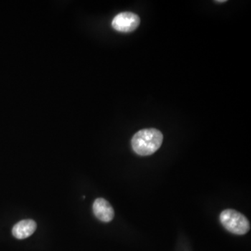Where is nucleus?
Wrapping results in <instances>:
<instances>
[{
	"instance_id": "1",
	"label": "nucleus",
	"mask_w": 251,
	"mask_h": 251,
	"mask_svg": "<svg viewBox=\"0 0 251 251\" xmlns=\"http://www.w3.org/2000/svg\"><path fill=\"white\" fill-rule=\"evenodd\" d=\"M163 140L161 132L156 128L140 130L132 138V148L140 156H150L161 148Z\"/></svg>"
},
{
	"instance_id": "4",
	"label": "nucleus",
	"mask_w": 251,
	"mask_h": 251,
	"mask_svg": "<svg viewBox=\"0 0 251 251\" xmlns=\"http://www.w3.org/2000/svg\"><path fill=\"white\" fill-rule=\"evenodd\" d=\"M93 211L97 219L105 223L110 222L115 216L111 204L103 198H97L94 201Z\"/></svg>"
},
{
	"instance_id": "3",
	"label": "nucleus",
	"mask_w": 251,
	"mask_h": 251,
	"mask_svg": "<svg viewBox=\"0 0 251 251\" xmlns=\"http://www.w3.org/2000/svg\"><path fill=\"white\" fill-rule=\"evenodd\" d=\"M140 19L138 15L130 12L117 14L112 20V26L120 32H131L140 25Z\"/></svg>"
},
{
	"instance_id": "2",
	"label": "nucleus",
	"mask_w": 251,
	"mask_h": 251,
	"mask_svg": "<svg viewBox=\"0 0 251 251\" xmlns=\"http://www.w3.org/2000/svg\"><path fill=\"white\" fill-rule=\"evenodd\" d=\"M221 224L232 233L243 235L251 228L250 223L245 216L234 209H226L220 216Z\"/></svg>"
},
{
	"instance_id": "6",
	"label": "nucleus",
	"mask_w": 251,
	"mask_h": 251,
	"mask_svg": "<svg viewBox=\"0 0 251 251\" xmlns=\"http://www.w3.org/2000/svg\"><path fill=\"white\" fill-rule=\"evenodd\" d=\"M226 0H224V1H216V2L222 3V2H226Z\"/></svg>"
},
{
	"instance_id": "5",
	"label": "nucleus",
	"mask_w": 251,
	"mask_h": 251,
	"mask_svg": "<svg viewBox=\"0 0 251 251\" xmlns=\"http://www.w3.org/2000/svg\"><path fill=\"white\" fill-rule=\"evenodd\" d=\"M36 224L33 220H23L17 223L12 229V234L16 239H24L30 237L35 232Z\"/></svg>"
}]
</instances>
